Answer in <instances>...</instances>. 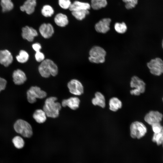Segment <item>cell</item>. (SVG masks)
<instances>
[{
	"label": "cell",
	"mask_w": 163,
	"mask_h": 163,
	"mask_svg": "<svg viewBox=\"0 0 163 163\" xmlns=\"http://www.w3.org/2000/svg\"><path fill=\"white\" fill-rule=\"evenodd\" d=\"M90 5L87 2L75 1L72 3L69 9L72 11H73L88 10L91 8Z\"/></svg>",
	"instance_id": "cell-18"
},
{
	"label": "cell",
	"mask_w": 163,
	"mask_h": 163,
	"mask_svg": "<svg viewBox=\"0 0 163 163\" xmlns=\"http://www.w3.org/2000/svg\"><path fill=\"white\" fill-rule=\"evenodd\" d=\"M57 99L56 97H51L46 100L43 110L47 117L56 118L59 116L62 105L56 101Z\"/></svg>",
	"instance_id": "cell-1"
},
{
	"label": "cell",
	"mask_w": 163,
	"mask_h": 163,
	"mask_svg": "<svg viewBox=\"0 0 163 163\" xmlns=\"http://www.w3.org/2000/svg\"><path fill=\"white\" fill-rule=\"evenodd\" d=\"M54 20L57 26L62 27L66 26L69 23L66 15L61 13L57 14L54 18Z\"/></svg>",
	"instance_id": "cell-19"
},
{
	"label": "cell",
	"mask_w": 163,
	"mask_h": 163,
	"mask_svg": "<svg viewBox=\"0 0 163 163\" xmlns=\"http://www.w3.org/2000/svg\"><path fill=\"white\" fill-rule=\"evenodd\" d=\"M0 4L4 12L11 10L14 7V4L11 0H1Z\"/></svg>",
	"instance_id": "cell-24"
},
{
	"label": "cell",
	"mask_w": 163,
	"mask_h": 163,
	"mask_svg": "<svg viewBox=\"0 0 163 163\" xmlns=\"http://www.w3.org/2000/svg\"><path fill=\"white\" fill-rule=\"evenodd\" d=\"M58 3L60 6L65 9L69 8L72 4L70 0H58Z\"/></svg>",
	"instance_id": "cell-32"
},
{
	"label": "cell",
	"mask_w": 163,
	"mask_h": 163,
	"mask_svg": "<svg viewBox=\"0 0 163 163\" xmlns=\"http://www.w3.org/2000/svg\"><path fill=\"white\" fill-rule=\"evenodd\" d=\"M114 28L117 32L121 34L125 33L127 29V26L124 22L115 23L114 25Z\"/></svg>",
	"instance_id": "cell-29"
},
{
	"label": "cell",
	"mask_w": 163,
	"mask_h": 163,
	"mask_svg": "<svg viewBox=\"0 0 163 163\" xmlns=\"http://www.w3.org/2000/svg\"><path fill=\"white\" fill-rule=\"evenodd\" d=\"M130 93L131 94L135 95H139L141 94L139 90L135 88L131 90L130 91Z\"/></svg>",
	"instance_id": "cell-37"
},
{
	"label": "cell",
	"mask_w": 163,
	"mask_h": 163,
	"mask_svg": "<svg viewBox=\"0 0 163 163\" xmlns=\"http://www.w3.org/2000/svg\"><path fill=\"white\" fill-rule=\"evenodd\" d=\"M111 20L108 18H104L95 24L96 31L100 33L105 34L110 29V26Z\"/></svg>",
	"instance_id": "cell-10"
},
{
	"label": "cell",
	"mask_w": 163,
	"mask_h": 163,
	"mask_svg": "<svg viewBox=\"0 0 163 163\" xmlns=\"http://www.w3.org/2000/svg\"><path fill=\"white\" fill-rule=\"evenodd\" d=\"M125 3V7L127 9L134 8L137 4L138 0H122Z\"/></svg>",
	"instance_id": "cell-31"
},
{
	"label": "cell",
	"mask_w": 163,
	"mask_h": 163,
	"mask_svg": "<svg viewBox=\"0 0 163 163\" xmlns=\"http://www.w3.org/2000/svg\"><path fill=\"white\" fill-rule=\"evenodd\" d=\"M12 78L14 83L17 85L23 84L27 80L25 73L20 69H17L14 71Z\"/></svg>",
	"instance_id": "cell-16"
},
{
	"label": "cell",
	"mask_w": 163,
	"mask_h": 163,
	"mask_svg": "<svg viewBox=\"0 0 163 163\" xmlns=\"http://www.w3.org/2000/svg\"><path fill=\"white\" fill-rule=\"evenodd\" d=\"M23 38L29 42H32L35 37L38 35L37 30L32 27L26 26L22 29Z\"/></svg>",
	"instance_id": "cell-11"
},
{
	"label": "cell",
	"mask_w": 163,
	"mask_h": 163,
	"mask_svg": "<svg viewBox=\"0 0 163 163\" xmlns=\"http://www.w3.org/2000/svg\"><path fill=\"white\" fill-rule=\"evenodd\" d=\"M107 3V0H91L90 5L93 9L97 10L105 7Z\"/></svg>",
	"instance_id": "cell-23"
},
{
	"label": "cell",
	"mask_w": 163,
	"mask_h": 163,
	"mask_svg": "<svg viewBox=\"0 0 163 163\" xmlns=\"http://www.w3.org/2000/svg\"><path fill=\"white\" fill-rule=\"evenodd\" d=\"M32 47L36 52L40 51L41 49V46L39 43H35L33 44Z\"/></svg>",
	"instance_id": "cell-36"
},
{
	"label": "cell",
	"mask_w": 163,
	"mask_h": 163,
	"mask_svg": "<svg viewBox=\"0 0 163 163\" xmlns=\"http://www.w3.org/2000/svg\"><path fill=\"white\" fill-rule=\"evenodd\" d=\"M95 96L92 100V104L104 108L105 106V102L104 95L101 92H97L95 93Z\"/></svg>",
	"instance_id": "cell-20"
},
{
	"label": "cell",
	"mask_w": 163,
	"mask_h": 163,
	"mask_svg": "<svg viewBox=\"0 0 163 163\" xmlns=\"http://www.w3.org/2000/svg\"><path fill=\"white\" fill-rule=\"evenodd\" d=\"M38 70L41 75L47 78L50 75L56 76L58 73V68L56 64L49 59H44L38 67Z\"/></svg>",
	"instance_id": "cell-2"
},
{
	"label": "cell",
	"mask_w": 163,
	"mask_h": 163,
	"mask_svg": "<svg viewBox=\"0 0 163 163\" xmlns=\"http://www.w3.org/2000/svg\"><path fill=\"white\" fill-rule=\"evenodd\" d=\"M79 99L76 97H72L67 99H64L62 102L61 105L65 107L66 106L73 110H75L79 107Z\"/></svg>",
	"instance_id": "cell-15"
},
{
	"label": "cell",
	"mask_w": 163,
	"mask_h": 163,
	"mask_svg": "<svg viewBox=\"0 0 163 163\" xmlns=\"http://www.w3.org/2000/svg\"><path fill=\"white\" fill-rule=\"evenodd\" d=\"M130 85L131 88H134L139 90L141 93H143L145 89V84L144 82L138 77L134 76L131 79Z\"/></svg>",
	"instance_id": "cell-13"
},
{
	"label": "cell",
	"mask_w": 163,
	"mask_h": 163,
	"mask_svg": "<svg viewBox=\"0 0 163 163\" xmlns=\"http://www.w3.org/2000/svg\"><path fill=\"white\" fill-rule=\"evenodd\" d=\"M110 109L113 111H116L120 108L122 106L121 101L117 98L113 97L109 101Z\"/></svg>",
	"instance_id": "cell-22"
},
{
	"label": "cell",
	"mask_w": 163,
	"mask_h": 163,
	"mask_svg": "<svg viewBox=\"0 0 163 163\" xmlns=\"http://www.w3.org/2000/svg\"><path fill=\"white\" fill-rule=\"evenodd\" d=\"M147 66L152 75L159 76L163 74V60L161 58L156 57L151 59Z\"/></svg>",
	"instance_id": "cell-6"
},
{
	"label": "cell",
	"mask_w": 163,
	"mask_h": 163,
	"mask_svg": "<svg viewBox=\"0 0 163 163\" xmlns=\"http://www.w3.org/2000/svg\"><path fill=\"white\" fill-rule=\"evenodd\" d=\"M27 99L28 102L33 104L36 101L37 98L42 99L46 96L47 94L37 86H32L27 92Z\"/></svg>",
	"instance_id": "cell-7"
},
{
	"label": "cell",
	"mask_w": 163,
	"mask_h": 163,
	"mask_svg": "<svg viewBox=\"0 0 163 163\" xmlns=\"http://www.w3.org/2000/svg\"><path fill=\"white\" fill-rule=\"evenodd\" d=\"M35 58L37 62H41L44 60L45 56L42 53L39 51L36 52L35 54Z\"/></svg>",
	"instance_id": "cell-34"
},
{
	"label": "cell",
	"mask_w": 163,
	"mask_h": 163,
	"mask_svg": "<svg viewBox=\"0 0 163 163\" xmlns=\"http://www.w3.org/2000/svg\"><path fill=\"white\" fill-rule=\"evenodd\" d=\"M7 83V81L5 79L0 77V92L5 89Z\"/></svg>",
	"instance_id": "cell-35"
},
{
	"label": "cell",
	"mask_w": 163,
	"mask_h": 163,
	"mask_svg": "<svg viewBox=\"0 0 163 163\" xmlns=\"http://www.w3.org/2000/svg\"><path fill=\"white\" fill-rule=\"evenodd\" d=\"M29 55L28 53L25 50H21L18 55L16 57L18 61L21 63H24L28 60Z\"/></svg>",
	"instance_id": "cell-26"
},
{
	"label": "cell",
	"mask_w": 163,
	"mask_h": 163,
	"mask_svg": "<svg viewBox=\"0 0 163 163\" xmlns=\"http://www.w3.org/2000/svg\"><path fill=\"white\" fill-rule=\"evenodd\" d=\"M89 55L88 59L91 62L95 63H104L105 61L106 52L102 47L98 46H95L90 50Z\"/></svg>",
	"instance_id": "cell-4"
},
{
	"label": "cell",
	"mask_w": 163,
	"mask_h": 163,
	"mask_svg": "<svg viewBox=\"0 0 163 163\" xmlns=\"http://www.w3.org/2000/svg\"><path fill=\"white\" fill-rule=\"evenodd\" d=\"M36 3V0H27L20 6V9L22 11H25L27 14H31L34 11Z\"/></svg>",
	"instance_id": "cell-17"
},
{
	"label": "cell",
	"mask_w": 163,
	"mask_h": 163,
	"mask_svg": "<svg viewBox=\"0 0 163 163\" xmlns=\"http://www.w3.org/2000/svg\"><path fill=\"white\" fill-rule=\"evenodd\" d=\"M14 128L18 133L26 138H30L33 135V131L31 125L26 121L18 119L14 123Z\"/></svg>",
	"instance_id": "cell-3"
},
{
	"label": "cell",
	"mask_w": 163,
	"mask_h": 163,
	"mask_svg": "<svg viewBox=\"0 0 163 163\" xmlns=\"http://www.w3.org/2000/svg\"><path fill=\"white\" fill-rule=\"evenodd\" d=\"M163 115L158 111L151 110L147 113L144 117L145 121L151 126L157 123H160L162 120Z\"/></svg>",
	"instance_id": "cell-8"
},
{
	"label": "cell",
	"mask_w": 163,
	"mask_h": 163,
	"mask_svg": "<svg viewBox=\"0 0 163 163\" xmlns=\"http://www.w3.org/2000/svg\"><path fill=\"white\" fill-rule=\"evenodd\" d=\"M162 145H163V142H162Z\"/></svg>",
	"instance_id": "cell-39"
},
{
	"label": "cell",
	"mask_w": 163,
	"mask_h": 163,
	"mask_svg": "<svg viewBox=\"0 0 163 163\" xmlns=\"http://www.w3.org/2000/svg\"><path fill=\"white\" fill-rule=\"evenodd\" d=\"M147 132L146 127L141 122H134L130 126V135L133 138L140 139L145 135Z\"/></svg>",
	"instance_id": "cell-5"
},
{
	"label": "cell",
	"mask_w": 163,
	"mask_h": 163,
	"mask_svg": "<svg viewBox=\"0 0 163 163\" xmlns=\"http://www.w3.org/2000/svg\"><path fill=\"white\" fill-rule=\"evenodd\" d=\"M13 56L7 50H0V63L5 67L8 66L12 62Z\"/></svg>",
	"instance_id": "cell-14"
},
{
	"label": "cell",
	"mask_w": 163,
	"mask_h": 163,
	"mask_svg": "<svg viewBox=\"0 0 163 163\" xmlns=\"http://www.w3.org/2000/svg\"><path fill=\"white\" fill-rule=\"evenodd\" d=\"M88 10H82L72 11V14L77 20H82L89 14Z\"/></svg>",
	"instance_id": "cell-25"
},
{
	"label": "cell",
	"mask_w": 163,
	"mask_h": 163,
	"mask_svg": "<svg viewBox=\"0 0 163 163\" xmlns=\"http://www.w3.org/2000/svg\"><path fill=\"white\" fill-rule=\"evenodd\" d=\"M161 46H162V48L163 49V40H162V41Z\"/></svg>",
	"instance_id": "cell-38"
},
{
	"label": "cell",
	"mask_w": 163,
	"mask_h": 163,
	"mask_svg": "<svg viewBox=\"0 0 163 163\" xmlns=\"http://www.w3.org/2000/svg\"><path fill=\"white\" fill-rule=\"evenodd\" d=\"M12 142L15 147L18 149L22 148L24 145L23 139L19 136H16L14 137L12 140Z\"/></svg>",
	"instance_id": "cell-30"
},
{
	"label": "cell",
	"mask_w": 163,
	"mask_h": 163,
	"mask_svg": "<svg viewBox=\"0 0 163 163\" xmlns=\"http://www.w3.org/2000/svg\"><path fill=\"white\" fill-rule=\"evenodd\" d=\"M42 14L45 17H50L54 14V11L50 5H45L43 6L41 11Z\"/></svg>",
	"instance_id": "cell-27"
},
{
	"label": "cell",
	"mask_w": 163,
	"mask_h": 163,
	"mask_svg": "<svg viewBox=\"0 0 163 163\" xmlns=\"http://www.w3.org/2000/svg\"><path fill=\"white\" fill-rule=\"evenodd\" d=\"M162 101H163V97H162Z\"/></svg>",
	"instance_id": "cell-40"
},
{
	"label": "cell",
	"mask_w": 163,
	"mask_h": 163,
	"mask_svg": "<svg viewBox=\"0 0 163 163\" xmlns=\"http://www.w3.org/2000/svg\"><path fill=\"white\" fill-rule=\"evenodd\" d=\"M46 115L43 110L37 109L34 112L33 117L37 123H44L46 119Z\"/></svg>",
	"instance_id": "cell-21"
},
{
	"label": "cell",
	"mask_w": 163,
	"mask_h": 163,
	"mask_svg": "<svg viewBox=\"0 0 163 163\" xmlns=\"http://www.w3.org/2000/svg\"><path fill=\"white\" fill-rule=\"evenodd\" d=\"M152 130L154 133H156L161 132L163 126L160 123H157L154 124L152 125Z\"/></svg>",
	"instance_id": "cell-33"
},
{
	"label": "cell",
	"mask_w": 163,
	"mask_h": 163,
	"mask_svg": "<svg viewBox=\"0 0 163 163\" xmlns=\"http://www.w3.org/2000/svg\"><path fill=\"white\" fill-rule=\"evenodd\" d=\"M39 30L42 36L45 38L50 37L54 32V28L50 23H43L39 27Z\"/></svg>",
	"instance_id": "cell-12"
},
{
	"label": "cell",
	"mask_w": 163,
	"mask_h": 163,
	"mask_svg": "<svg viewBox=\"0 0 163 163\" xmlns=\"http://www.w3.org/2000/svg\"><path fill=\"white\" fill-rule=\"evenodd\" d=\"M152 140L158 145L162 144L163 141V126L161 132L158 133H154Z\"/></svg>",
	"instance_id": "cell-28"
},
{
	"label": "cell",
	"mask_w": 163,
	"mask_h": 163,
	"mask_svg": "<svg viewBox=\"0 0 163 163\" xmlns=\"http://www.w3.org/2000/svg\"><path fill=\"white\" fill-rule=\"evenodd\" d=\"M67 87L69 92L72 94L80 95L84 92V88L81 83L78 80L73 79L68 83Z\"/></svg>",
	"instance_id": "cell-9"
}]
</instances>
